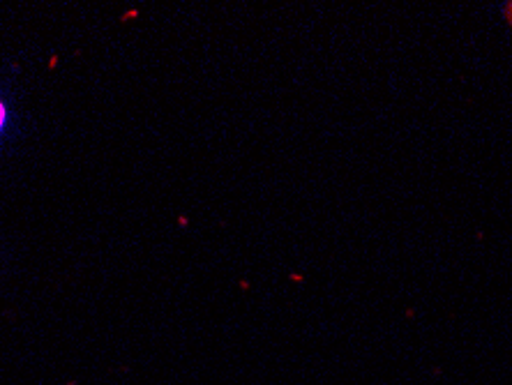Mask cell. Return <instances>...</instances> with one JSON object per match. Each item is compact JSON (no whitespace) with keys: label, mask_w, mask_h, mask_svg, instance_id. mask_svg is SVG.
<instances>
[{"label":"cell","mask_w":512,"mask_h":385,"mask_svg":"<svg viewBox=\"0 0 512 385\" xmlns=\"http://www.w3.org/2000/svg\"><path fill=\"white\" fill-rule=\"evenodd\" d=\"M3 116H5V111H3V104H0V125H3Z\"/></svg>","instance_id":"1"}]
</instances>
